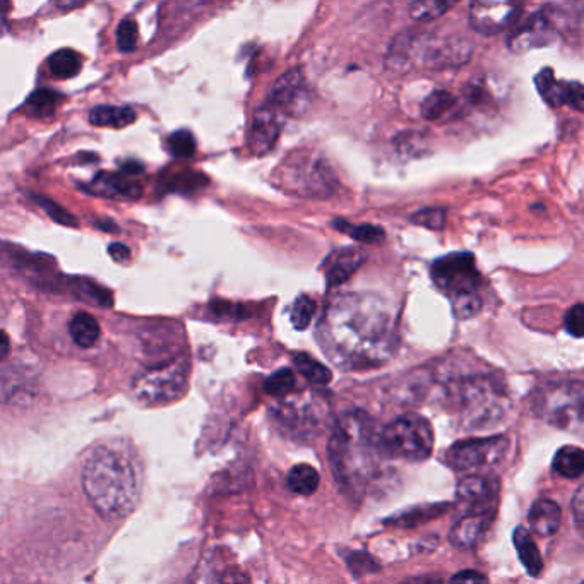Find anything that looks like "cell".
<instances>
[{
	"label": "cell",
	"instance_id": "44",
	"mask_svg": "<svg viewBox=\"0 0 584 584\" xmlns=\"http://www.w3.org/2000/svg\"><path fill=\"white\" fill-rule=\"evenodd\" d=\"M108 254H110L112 259L117 261V263H126V261H129V257H131V251H129V247L124 244H119V242H115V244H112L110 247H108Z\"/></svg>",
	"mask_w": 584,
	"mask_h": 584
},
{
	"label": "cell",
	"instance_id": "40",
	"mask_svg": "<svg viewBox=\"0 0 584 584\" xmlns=\"http://www.w3.org/2000/svg\"><path fill=\"white\" fill-rule=\"evenodd\" d=\"M35 201L38 203V206H40V208L52 218V220L57 221L60 225L78 227V221H76V218H74L71 213H67L66 209L59 206V204L50 201L47 197H35Z\"/></svg>",
	"mask_w": 584,
	"mask_h": 584
},
{
	"label": "cell",
	"instance_id": "22",
	"mask_svg": "<svg viewBox=\"0 0 584 584\" xmlns=\"http://www.w3.org/2000/svg\"><path fill=\"white\" fill-rule=\"evenodd\" d=\"M513 542L514 547L518 550L519 561L525 566L526 573L530 574L531 578H538L543 571V559L530 531L519 526L514 530Z\"/></svg>",
	"mask_w": 584,
	"mask_h": 584
},
{
	"label": "cell",
	"instance_id": "19",
	"mask_svg": "<svg viewBox=\"0 0 584 584\" xmlns=\"http://www.w3.org/2000/svg\"><path fill=\"white\" fill-rule=\"evenodd\" d=\"M365 263V254L355 247L333 252L324 264V276L329 288L340 287L350 280L355 271Z\"/></svg>",
	"mask_w": 584,
	"mask_h": 584
},
{
	"label": "cell",
	"instance_id": "12",
	"mask_svg": "<svg viewBox=\"0 0 584 584\" xmlns=\"http://www.w3.org/2000/svg\"><path fill=\"white\" fill-rule=\"evenodd\" d=\"M521 14V0H473L470 24L480 35H499L509 30Z\"/></svg>",
	"mask_w": 584,
	"mask_h": 584
},
{
	"label": "cell",
	"instance_id": "41",
	"mask_svg": "<svg viewBox=\"0 0 584 584\" xmlns=\"http://www.w3.org/2000/svg\"><path fill=\"white\" fill-rule=\"evenodd\" d=\"M564 326H566L567 333L571 334L573 338H583L584 334V307L581 304H576L571 309L567 310L566 317H564Z\"/></svg>",
	"mask_w": 584,
	"mask_h": 584
},
{
	"label": "cell",
	"instance_id": "16",
	"mask_svg": "<svg viewBox=\"0 0 584 584\" xmlns=\"http://www.w3.org/2000/svg\"><path fill=\"white\" fill-rule=\"evenodd\" d=\"M309 102V90L304 74L298 69H290L276 79L273 90L269 93L268 103L285 114H295Z\"/></svg>",
	"mask_w": 584,
	"mask_h": 584
},
{
	"label": "cell",
	"instance_id": "35",
	"mask_svg": "<svg viewBox=\"0 0 584 584\" xmlns=\"http://www.w3.org/2000/svg\"><path fill=\"white\" fill-rule=\"evenodd\" d=\"M316 309V302L312 298L300 295L293 302L292 310H290V321H292L293 328L298 329V331H305L309 328L312 317L316 314Z\"/></svg>",
	"mask_w": 584,
	"mask_h": 584
},
{
	"label": "cell",
	"instance_id": "24",
	"mask_svg": "<svg viewBox=\"0 0 584 584\" xmlns=\"http://www.w3.org/2000/svg\"><path fill=\"white\" fill-rule=\"evenodd\" d=\"M138 119L136 112L131 107H114V105H100L91 108L90 122L96 127H122L131 126Z\"/></svg>",
	"mask_w": 584,
	"mask_h": 584
},
{
	"label": "cell",
	"instance_id": "11",
	"mask_svg": "<svg viewBox=\"0 0 584 584\" xmlns=\"http://www.w3.org/2000/svg\"><path fill=\"white\" fill-rule=\"evenodd\" d=\"M511 442L506 436L466 439L454 444L446 453V465L459 473H480L492 470L509 453Z\"/></svg>",
	"mask_w": 584,
	"mask_h": 584
},
{
	"label": "cell",
	"instance_id": "49",
	"mask_svg": "<svg viewBox=\"0 0 584 584\" xmlns=\"http://www.w3.org/2000/svg\"><path fill=\"white\" fill-rule=\"evenodd\" d=\"M86 0H57V6L64 11H69V9H74V7L81 6Z\"/></svg>",
	"mask_w": 584,
	"mask_h": 584
},
{
	"label": "cell",
	"instance_id": "21",
	"mask_svg": "<svg viewBox=\"0 0 584 584\" xmlns=\"http://www.w3.org/2000/svg\"><path fill=\"white\" fill-rule=\"evenodd\" d=\"M562 511L559 504L550 499H538L531 506L528 513L531 530L535 531L540 537H552L561 526Z\"/></svg>",
	"mask_w": 584,
	"mask_h": 584
},
{
	"label": "cell",
	"instance_id": "4",
	"mask_svg": "<svg viewBox=\"0 0 584 584\" xmlns=\"http://www.w3.org/2000/svg\"><path fill=\"white\" fill-rule=\"evenodd\" d=\"M446 403L466 430L490 429L507 412L506 382L489 370L465 372L446 381Z\"/></svg>",
	"mask_w": 584,
	"mask_h": 584
},
{
	"label": "cell",
	"instance_id": "36",
	"mask_svg": "<svg viewBox=\"0 0 584 584\" xmlns=\"http://www.w3.org/2000/svg\"><path fill=\"white\" fill-rule=\"evenodd\" d=\"M293 389H295V374L290 369L276 370L275 374H271L264 382V391L275 398H283L292 393Z\"/></svg>",
	"mask_w": 584,
	"mask_h": 584
},
{
	"label": "cell",
	"instance_id": "32",
	"mask_svg": "<svg viewBox=\"0 0 584 584\" xmlns=\"http://www.w3.org/2000/svg\"><path fill=\"white\" fill-rule=\"evenodd\" d=\"M461 0H412L410 16L418 23H429L451 11Z\"/></svg>",
	"mask_w": 584,
	"mask_h": 584
},
{
	"label": "cell",
	"instance_id": "42",
	"mask_svg": "<svg viewBox=\"0 0 584 584\" xmlns=\"http://www.w3.org/2000/svg\"><path fill=\"white\" fill-rule=\"evenodd\" d=\"M204 184H206V179L199 173H182L172 179V189L175 191H196Z\"/></svg>",
	"mask_w": 584,
	"mask_h": 584
},
{
	"label": "cell",
	"instance_id": "47",
	"mask_svg": "<svg viewBox=\"0 0 584 584\" xmlns=\"http://www.w3.org/2000/svg\"><path fill=\"white\" fill-rule=\"evenodd\" d=\"M9 353H11V340H9L7 333L0 331V362L6 360L9 357Z\"/></svg>",
	"mask_w": 584,
	"mask_h": 584
},
{
	"label": "cell",
	"instance_id": "5",
	"mask_svg": "<svg viewBox=\"0 0 584 584\" xmlns=\"http://www.w3.org/2000/svg\"><path fill=\"white\" fill-rule=\"evenodd\" d=\"M430 276L451 300L454 316L459 321L471 319L482 310V297L478 293L482 278L470 252H454L437 259L432 264Z\"/></svg>",
	"mask_w": 584,
	"mask_h": 584
},
{
	"label": "cell",
	"instance_id": "3",
	"mask_svg": "<svg viewBox=\"0 0 584 584\" xmlns=\"http://www.w3.org/2000/svg\"><path fill=\"white\" fill-rule=\"evenodd\" d=\"M328 453L334 477L357 497L379 480L382 459L386 458L374 420L360 410L341 415L329 439Z\"/></svg>",
	"mask_w": 584,
	"mask_h": 584
},
{
	"label": "cell",
	"instance_id": "2",
	"mask_svg": "<svg viewBox=\"0 0 584 584\" xmlns=\"http://www.w3.org/2000/svg\"><path fill=\"white\" fill-rule=\"evenodd\" d=\"M81 478L88 501L105 519L127 518L141 501V463L122 439L96 446L86 458Z\"/></svg>",
	"mask_w": 584,
	"mask_h": 584
},
{
	"label": "cell",
	"instance_id": "30",
	"mask_svg": "<svg viewBox=\"0 0 584 584\" xmlns=\"http://www.w3.org/2000/svg\"><path fill=\"white\" fill-rule=\"evenodd\" d=\"M456 105H458V100L451 93L434 91V93H430L425 98L420 110H422L425 120L437 122V120L446 119L447 115L451 114L456 108Z\"/></svg>",
	"mask_w": 584,
	"mask_h": 584
},
{
	"label": "cell",
	"instance_id": "45",
	"mask_svg": "<svg viewBox=\"0 0 584 584\" xmlns=\"http://www.w3.org/2000/svg\"><path fill=\"white\" fill-rule=\"evenodd\" d=\"M453 581H487V576L477 573V571H463V573L454 574Z\"/></svg>",
	"mask_w": 584,
	"mask_h": 584
},
{
	"label": "cell",
	"instance_id": "14",
	"mask_svg": "<svg viewBox=\"0 0 584 584\" xmlns=\"http://www.w3.org/2000/svg\"><path fill=\"white\" fill-rule=\"evenodd\" d=\"M557 40V26L545 12L531 16L526 23L511 33L507 47L514 54H526L537 48L549 47Z\"/></svg>",
	"mask_w": 584,
	"mask_h": 584
},
{
	"label": "cell",
	"instance_id": "10",
	"mask_svg": "<svg viewBox=\"0 0 584 584\" xmlns=\"http://www.w3.org/2000/svg\"><path fill=\"white\" fill-rule=\"evenodd\" d=\"M379 442L389 458L415 463L430 458L436 437L427 418L417 413H406L379 432Z\"/></svg>",
	"mask_w": 584,
	"mask_h": 584
},
{
	"label": "cell",
	"instance_id": "25",
	"mask_svg": "<svg viewBox=\"0 0 584 584\" xmlns=\"http://www.w3.org/2000/svg\"><path fill=\"white\" fill-rule=\"evenodd\" d=\"M449 506L447 504H429V506H417L410 511L396 514L394 518H389L386 525L401 526V528H412V526L425 525L432 519L441 518L446 513Z\"/></svg>",
	"mask_w": 584,
	"mask_h": 584
},
{
	"label": "cell",
	"instance_id": "8",
	"mask_svg": "<svg viewBox=\"0 0 584 584\" xmlns=\"http://www.w3.org/2000/svg\"><path fill=\"white\" fill-rule=\"evenodd\" d=\"M470 48L454 38H434L432 35H405L396 40L389 52L393 67L422 66L430 69L459 66L468 60Z\"/></svg>",
	"mask_w": 584,
	"mask_h": 584
},
{
	"label": "cell",
	"instance_id": "28",
	"mask_svg": "<svg viewBox=\"0 0 584 584\" xmlns=\"http://www.w3.org/2000/svg\"><path fill=\"white\" fill-rule=\"evenodd\" d=\"M83 67V57L71 48H62L50 55L48 59V69L55 78L69 79L78 76Z\"/></svg>",
	"mask_w": 584,
	"mask_h": 584
},
{
	"label": "cell",
	"instance_id": "15",
	"mask_svg": "<svg viewBox=\"0 0 584 584\" xmlns=\"http://www.w3.org/2000/svg\"><path fill=\"white\" fill-rule=\"evenodd\" d=\"M283 129V112L266 103L257 108L252 117L251 149L257 156H264L275 148Z\"/></svg>",
	"mask_w": 584,
	"mask_h": 584
},
{
	"label": "cell",
	"instance_id": "26",
	"mask_svg": "<svg viewBox=\"0 0 584 584\" xmlns=\"http://www.w3.org/2000/svg\"><path fill=\"white\" fill-rule=\"evenodd\" d=\"M535 84H537L538 93L545 102L549 103L550 107L559 108L566 105L569 83L557 81L552 69H543V71L538 72Z\"/></svg>",
	"mask_w": 584,
	"mask_h": 584
},
{
	"label": "cell",
	"instance_id": "7",
	"mask_svg": "<svg viewBox=\"0 0 584 584\" xmlns=\"http://www.w3.org/2000/svg\"><path fill=\"white\" fill-rule=\"evenodd\" d=\"M191 362L185 353H177L160 365H151L132 379L134 400L146 406L170 405L180 400L189 388Z\"/></svg>",
	"mask_w": 584,
	"mask_h": 584
},
{
	"label": "cell",
	"instance_id": "1",
	"mask_svg": "<svg viewBox=\"0 0 584 584\" xmlns=\"http://www.w3.org/2000/svg\"><path fill=\"white\" fill-rule=\"evenodd\" d=\"M317 340L343 369H376L396 352V314L377 295L346 293L328 305L317 328Z\"/></svg>",
	"mask_w": 584,
	"mask_h": 584
},
{
	"label": "cell",
	"instance_id": "6",
	"mask_svg": "<svg viewBox=\"0 0 584 584\" xmlns=\"http://www.w3.org/2000/svg\"><path fill=\"white\" fill-rule=\"evenodd\" d=\"M281 191L295 196L324 197L336 189L333 168L321 155L307 149H297L281 161L273 175Z\"/></svg>",
	"mask_w": 584,
	"mask_h": 584
},
{
	"label": "cell",
	"instance_id": "13",
	"mask_svg": "<svg viewBox=\"0 0 584 584\" xmlns=\"http://www.w3.org/2000/svg\"><path fill=\"white\" fill-rule=\"evenodd\" d=\"M465 513L495 514L499 501V480L483 473H468L456 490Z\"/></svg>",
	"mask_w": 584,
	"mask_h": 584
},
{
	"label": "cell",
	"instance_id": "46",
	"mask_svg": "<svg viewBox=\"0 0 584 584\" xmlns=\"http://www.w3.org/2000/svg\"><path fill=\"white\" fill-rule=\"evenodd\" d=\"M9 0H0V36L7 30V14H9Z\"/></svg>",
	"mask_w": 584,
	"mask_h": 584
},
{
	"label": "cell",
	"instance_id": "29",
	"mask_svg": "<svg viewBox=\"0 0 584 584\" xmlns=\"http://www.w3.org/2000/svg\"><path fill=\"white\" fill-rule=\"evenodd\" d=\"M60 102H62V95H59L57 91L36 90L28 96L23 110L36 119H47L57 112Z\"/></svg>",
	"mask_w": 584,
	"mask_h": 584
},
{
	"label": "cell",
	"instance_id": "48",
	"mask_svg": "<svg viewBox=\"0 0 584 584\" xmlns=\"http://www.w3.org/2000/svg\"><path fill=\"white\" fill-rule=\"evenodd\" d=\"M143 172V165L139 163V161H126L124 165H122V173H126L129 177L132 175H138V173Z\"/></svg>",
	"mask_w": 584,
	"mask_h": 584
},
{
	"label": "cell",
	"instance_id": "34",
	"mask_svg": "<svg viewBox=\"0 0 584 584\" xmlns=\"http://www.w3.org/2000/svg\"><path fill=\"white\" fill-rule=\"evenodd\" d=\"M333 227L350 235L357 242H365V244H377L384 240V235H386L384 230L376 225H352L345 220H334Z\"/></svg>",
	"mask_w": 584,
	"mask_h": 584
},
{
	"label": "cell",
	"instance_id": "17",
	"mask_svg": "<svg viewBox=\"0 0 584 584\" xmlns=\"http://www.w3.org/2000/svg\"><path fill=\"white\" fill-rule=\"evenodd\" d=\"M275 418L283 429L290 430L295 436H307L314 432L321 422L316 405L302 401L281 403L275 410Z\"/></svg>",
	"mask_w": 584,
	"mask_h": 584
},
{
	"label": "cell",
	"instance_id": "37",
	"mask_svg": "<svg viewBox=\"0 0 584 584\" xmlns=\"http://www.w3.org/2000/svg\"><path fill=\"white\" fill-rule=\"evenodd\" d=\"M168 151L172 153L175 158H192L196 155V139L191 132L182 131L173 132L172 136L168 138Z\"/></svg>",
	"mask_w": 584,
	"mask_h": 584
},
{
	"label": "cell",
	"instance_id": "33",
	"mask_svg": "<svg viewBox=\"0 0 584 584\" xmlns=\"http://www.w3.org/2000/svg\"><path fill=\"white\" fill-rule=\"evenodd\" d=\"M319 482H321V478H319V473H317L314 466H293L290 473H288V489L298 495L314 494L317 487H319Z\"/></svg>",
	"mask_w": 584,
	"mask_h": 584
},
{
	"label": "cell",
	"instance_id": "43",
	"mask_svg": "<svg viewBox=\"0 0 584 584\" xmlns=\"http://www.w3.org/2000/svg\"><path fill=\"white\" fill-rule=\"evenodd\" d=\"M571 509H573L574 523H576V528H578L579 533L583 531V519H584V501H583V487H579L574 494L573 502H571Z\"/></svg>",
	"mask_w": 584,
	"mask_h": 584
},
{
	"label": "cell",
	"instance_id": "38",
	"mask_svg": "<svg viewBox=\"0 0 584 584\" xmlns=\"http://www.w3.org/2000/svg\"><path fill=\"white\" fill-rule=\"evenodd\" d=\"M138 36L139 31L136 21L134 19H124L119 24V28H117V47H119L120 52H124V54L134 52L138 47Z\"/></svg>",
	"mask_w": 584,
	"mask_h": 584
},
{
	"label": "cell",
	"instance_id": "18",
	"mask_svg": "<svg viewBox=\"0 0 584 584\" xmlns=\"http://www.w3.org/2000/svg\"><path fill=\"white\" fill-rule=\"evenodd\" d=\"M495 514L463 513L454 523L449 540L459 550H471L477 547L480 540L489 531Z\"/></svg>",
	"mask_w": 584,
	"mask_h": 584
},
{
	"label": "cell",
	"instance_id": "31",
	"mask_svg": "<svg viewBox=\"0 0 584 584\" xmlns=\"http://www.w3.org/2000/svg\"><path fill=\"white\" fill-rule=\"evenodd\" d=\"M293 364L297 367L298 374L304 376L314 386H328L331 379H333L331 370L326 365H322L321 362H317L316 358L307 355V353H297L293 357Z\"/></svg>",
	"mask_w": 584,
	"mask_h": 584
},
{
	"label": "cell",
	"instance_id": "39",
	"mask_svg": "<svg viewBox=\"0 0 584 584\" xmlns=\"http://www.w3.org/2000/svg\"><path fill=\"white\" fill-rule=\"evenodd\" d=\"M412 223L429 230H442L446 227V211L442 208H425L413 213Z\"/></svg>",
	"mask_w": 584,
	"mask_h": 584
},
{
	"label": "cell",
	"instance_id": "20",
	"mask_svg": "<svg viewBox=\"0 0 584 584\" xmlns=\"http://www.w3.org/2000/svg\"><path fill=\"white\" fill-rule=\"evenodd\" d=\"M91 189L100 196L120 197V199H138L143 194L141 184L129 179L126 173H100L91 182Z\"/></svg>",
	"mask_w": 584,
	"mask_h": 584
},
{
	"label": "cell",
	"instance_id": "23",
	"mask_svg": "<svg viewBox=\"0 0 584 584\" xmlns=\"http://www.w3.org/2000/svg\"><path fill=\"white\" fill-rule=\"evenodd\" d=\"M69 333L79 348H93L102 336V328L91 314L78 312L69 322Z\"/></svg>",
	"mask_w": 584,
	"mask_h": 584
},
{
	"label": "cell",
	"instance_id": "27",
	"mask_svg": "<svg viewBox=\"0 0 584 584\" xmlns=\"http://www.w3.org/2000/svg\"><path fill=\"white\" fill-rule=\"evenodd\" d=\"M552 470L564 478H579L584 471V454L579 447L564 446L557 451Z\"/></svg>",
	"mask_w": 584,
	"mask_h": 584
},
{
	"label": "cell",
	"instance_id": "9",
	"mask_svg": "<svg viewBox=\"0 0 584 584\" xmlns=\"http://www.w3.org/2000/svg\"><path fill=\"white\" fill-rule=\"evenodd\" d=\"M533 410L557 429L579 430L583 425L584 388L581 381H554L533 394Z\"/></svg>",
	"mask_w": 584,
	"mask_h": 584
}]
</instances>
